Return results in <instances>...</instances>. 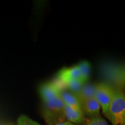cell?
<instances>
[{
  "label": "cell",
  "instance_id": "7a4b0ae2",
  "mask_svg": "<svg viewBox=\"0 0 125 125\" xmlns=\"http://www.w3.org/2000/svg\"><path fill=\"white\" fill-rule=\"evenodd\" d=\"M107 118L112 125H125V96L121 89H115Z\"/></svg>",
  "mask_w": 125,
  "mask_h": 125
},
{
  "label": "cell",
  "instance_id": "277c9868",
  "mask_svg": "<svg viewBox=\"0 0 125 125\" xmlns=\"http://www.w3.org/2000/svg\"><path fill=\"white\" fill-rule=\"evenodd\" d=\"M64 89L62 84L57 80V82H47L40 87V94L43 101H47L60 97V91Z\"/></svg>",
  "mask_w": 125,
  "mask_h": 125
},
{
  "label": "cell",
  "instance_id": "3957f363",
  "mask_svg": "<svg viewBox=\"0 0 125 125\" xmlns=\"http://www.w3.org/2000/svg\"><path fill=\"white\" fill-rule=\"evenodd\" d=\"M115 89L105 83H98L94 85V97L100 105L103 113L107 117L108 109L114 94Z\"/></svg>",
  "mask_w": 125,
  "mask_h": 125
},
{
  "label": "cell",
  "instance_id": "30bf717a",
  "mask_svg": "<svg viewBox=\"0 0 125 125\" xmlns=\"http://www.w3.org/2000/svg\"><path fill=\"white\" fill-rule=\"evenodd\" d=\"M81 74V81L83 84H86L88 82L90 76L91 66L89 62L86 60L82 61L77 65Z\"/></svg>",
  "mask_w": 125,
  "mask_h": 125
},
{
  "label": "cell",
  "instance_id": "8992f818",
  "mask_svg": "<svg viewBox=\"0 0 125 125\" xmlns=\"http://www.w3.org/2000/svg\"><path fill=\"white\" fill-rule=\"evenodd\" d=\"M81 107L84 115H86L89 118L100 115L101 107L94 97L83 102Z\"/></svg>",
  "mask_w": 125,
  "mask_h": 125
},
{
  "label": "cell",
  "instance_id": "ba28073f",
  "mask_svg": "<svg viewBox=\"0 0 125 125\" xmlns=\"http://www.w3.org/2000/svg\"><path fill=\"white\" fill-rule=\"evenodd\" d=\"M64 113L65 119L73 124L82 125L85 122L86 118L83 114L76 111L65 105L64 107Z\"/></svg>",
  "mask_w": 125,
  "mask_h": 125
},
{
  "label": "cell",
  "instance_id": "9a60e30c",
  "mask_svg": "<svg viewBox=\"0 0 125 125\" xmlns=\"http://www.w3.org/2000/svg\"></svg>",
  "mask_w": 125,
  "mask_h": 125
},
{
  "label": "cell",
  "instance_id": "4fadbf2b",
  "mask_svg": "<svg viewBox=\"0 0 125 125\" xmlns=\"http://www.w3.org/2000/svg\"><path fill=\"white\" fill-rule=\"evenodd\" d=\"M17 125H41L29 117L24 115H21L19 117L17 121Z\"/></svg>",
  "mask_w": 125,
  "mask_h": 125
},
{
  "label": "cell",
  "instance_id": "5b68a950",
  "mask_svg": "<svg viewBox=\"0 0 125 125\" xmlns=\"http://www.w3.org/2000/svg\"><path fill=\"white\" fill-rule=\"evenodd\" d=\"M57 80L62 84L72 81L80 80L81 81L80 72L77 65L61 70L57 74Z\"/></svg>",
  "mask_w": 125,
  "mask_h": 125
},
{
  "label": "cell",
  "instance_id": "9c48e42d",
  "mask_svg": "<svg viewBox=\"0 0 125 125\" xmlns=\"http://www.w3.org/2000/svg\"><path fill=\"white\" fill-rule=\"evenodd\" d=\"M94 85L87 84V83L83 86L81 89L75 96L81 104L84 101L94 97Z\"/></svg>",
  "mask_w": 125,
  "mask_h": 125
},
{
  "label": "cell",
  "instance_id": "52a82bcc",
  "mask_svg": "<svg viewBox=\"0 0 125 125\" xmlns=\"http://www.w3.org/2000/svg\"><path fill=\"white\" fill-rule=\"evenodd\" d=\"M60 97L65 105L71 108L76 111L83 114L80 103L74 94L66 90L62 89L60 91Z\"/></svg>",
  "mask_w": 125,
  "mask_h": 125
},
{
  "label": "cell",
  "instance_id": "6da1fadb",
  "mask_svg": "<svg viewBox=\"0 0 125 125\" xmlns=\"http://www.w3.org/2000/svg\"><path fill=\"white\" fill-rule=\"evenodd\" d=\"M65 104L60 97L43 101L42 114L47 125H54L65 121Z\"/></svg>",
  "mask_w": 125,
  "mask_h": 125
},
{
  "label": "cell",
  "instance_id": "8fae6325",
  "mask_svg": "<svg viewBox=\"0 0 125 125\" xmlns=\"http://www.w3.org/2000/svg\"><path fill=\"white\" fill-rule=\"evenodd\" d=\"M85 84L83 83L80 80L72 81L62 84L64 89L65 87L67 90H68V92L74 95H75L81 89V88Z\"/></svg>",
  "mask_w": 125,
  "mask_h": 125
},
{
  "label": "cell",
  "instance_id": "7c38bea8",
  "mask_svg": "<svg viewBox=\"0 0 125 125\" xmlns=\"http://www.w3.org/2000/svg\"><path fill=\"white\" fill-rule=\"evenodd\" d=\"M82 125H108V124L104 118L99 115L93 118L86 119L85 122Z\"/></svg>",
  "mask_w": 125,
  "mask_h": 125
},
{
  "label": "cell",
  "instance_id": "5bb4252c",
  "mask_svg": "<svg viewBox=\"0 0 125 125\" xmlns=\"http://www.w3.org/2000/svg\"><path fill=\"white\" fill-rule=\"evenodd\" d=\"M79 125L73 124V123L70 122H68V121H65L64 122H62L57 123V124H56V125Z\"/></svg>",
  "mask_w": 125,
  "mask_h": 125
}]
</instances>
